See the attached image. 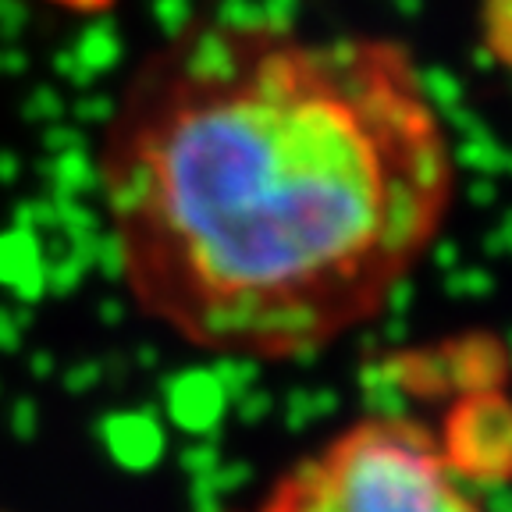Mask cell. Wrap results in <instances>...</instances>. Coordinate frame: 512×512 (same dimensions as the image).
Listing matches in <instances>:
<instances>
[{
    "label": "cell",
    "instance_id": "1",
    "mask_svg": "<svg viewBox=\"0 0 512 512\" xmlns=\"http://www.w3.org/2000/svg\"><path fill=\"white\" fill-rule=\"evenodd\" d=\"M100 200L128 299L221 360L296 363L367 328L456 203V157L392 36L200 18L107 118Z\"/></svg>",
    "mask_w": 512,
    "mask_h": 512
},
{
    "label": "cell",
    "instance_id": "2",
    "mask_svg": "<svg viewBox=\"0 0 512 512\" xmlns=\"http://www.w3.org/2000/svg\"><path fill=\"white\" fill-rule=\"evenodd\" d=\"M431 427L370 413L296 459L246 512H484Z\"/></svg>",
    "mask_w": 512,
    "mask_h": 512
},
{
    "label": "cell",
    "instance_id": "3",
    "mask_svg": "<svg viewBox=\"0 0 512 512\" xmlns=\"http://www.w3.org/2000/svg\"><path fill=\"white\" fill-rule=\"evenodd\" d=\"M47 4H57V8H68V11H100L111 0H47Z\"/></svg>",
    "mask_w": 512,
    "mask_h": 512
}]
</instances>
